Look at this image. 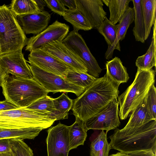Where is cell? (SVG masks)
I'll return each mask as SVG.
<instances>
[{"label":"cell","mask_w":156,"mask_h":156,"mask_svg":"<svg viewBox=\"0 0 156 156\" xmlns=\"http://www.w3.org/2000/svg\"><path fill=\"white\" fill-rule=\"evenodd\" d=\"M119 86L105 74L95 81L74 100L72 110L76 118L84 122L109 103L117 99Z\"/></svg>","instance_id":"obj_1"},{"label":"cell","mask_w":156,"mask_h":156,"mask_svg":"<svg viewBox=\"0 0 156 156\" xmlns=\"http://www.w3.org/2000/svg\"><path fill=\"white\" fill-rule=\"evenodd\" d=\"M156 120L141 126L119 129L109 136L110 148L126 153L142 151L156 153Z\"/></svg>","instance_id":"obj_2"},{"label":"cell","mask_w":156,"mask_h":156,"mask_svg":"<svg viewBox=\"0 0 156 156\" xmlns=\"http://www.w3.org/2000/svg\"><path fill=\"white\" fill-rule=\"evenodd\" d=\"M1 87L5 100L18 108H25L48 92L34 79L16 77L8 74Z\"/></svg>","instance_id":"obj_3"},{"label":"cell","mask_w":156,"mask_h":156,"mask_svg":"<svg viewBox=\"0 0 156 156\" xmlns=\"http://www.w3.org/2000/svg\"><path fill=\"white\" fill-rule=\"evenodd\" d=\"M56 120L53 115L24 108L0 111V129L43 130L50 127Z\"/></svg>","instance_id":"obj_4"},{"label":"cell","mask_w":156,"mask_h":156,"mask_svg":"<svg viewBox=\"0 0 156 156\" xmlns=\"http://www.w3.org/2000/svg\"><path fill=\"white\" fill-rule=\"evenodd\" d=\"M155 72L152 69L142 70L137 69L133 82L118 98L120 106L119 115L121 120L126 119L145 97L154 84Z\"/></svg>","instance_id":"obj_5"},{"label":"cell","mask_w":156,"mask_h":156,"mask_svg":"<svg viewBox=\"0 0 156 156\" xmlns=\"http://www.w3.org/2000/svg\"><path fill=\"white\" fill-rule=\"evenodd\" d=\"M28 40L9 7L0 6V55L22 50Z\"/></svg>","instance_id":"obj_6"},{"label":"cell","mask_w":156,"mask_h":156,"mask_svg":"<svg viewBox=\"0 0 156 156\" xmlns=\"http://www.w3.org/2000/svg\"><path fill=\"white\" fill-rule=\"evenodd\" d=\"M30 64L29 66L33 79L48 93L54 94L57 92H71L78 97L86 90L70 82L63 77L44 71L32 63Z\"/></svg>","instance_id":"obj_7"},{"label":"cell","mask_w":156,"mask_h":156,"mask_svg":"<svg viewBox=\"0 0 156 156\" xmlns=\"http://www.w3.org/2000/svg\"><path fill=\"white\" fill-rule=\"evenodd\" d=\"M62 42L81 59L87 68L88 74L96 78H98L102 69L78 31L73 30L70 32Z\"/></svg>","instance_id":"obj_8"},{"label":"cell","mask_w":156,"mask_h":156,"mask_svg":"<svg viewBox=\"0 0 156 156\" xmlns=\"http://www.w3.org/2000/svg\"><path fill=\"white\" fill-rule=\"evenodd\" d=\"M119 102L115 99L106 107L84 122L87 131L90 129L109 131L119 127L120 122L119 117Z\"/></svg>","instance_id":"obj_9"},{"label":"cell","mask_w":156,"mask_h":156,"mask_svg":"<svg viewBox=\"0 0 156 156\" xmlns=\"http://www.w3.org/2000/svg\"><path fill=\"white\" fill-rule=\"evenodd\" d=\"M69 27L56 20L42 32L28 39L25 50L30 51L41 49L56 41H62L68 34Z\"/></svg>","instance_id":"obj_10"},{"label":"cell","mask_w":156,"mask_h":156,"mask_svg":"<svg viewBox=\"0 0 156 156\" xmlns=\"http://www.w3.org/2000/svg\"><path fill=\"white\" fill-rule=\"evenodd\" d=\"M69 126L60 122L47 131L46 139L48 156H68L70 151Z\"/></svg>","instance_id":"obj_11"},{"label":"cell","mask_w":156,"mask_h":156,"mask_svg":"<svg viewBox=\"0 0 156 156\" xmlns=\"http://www.w3.org/2000/svg\"><path fill=\"white\" fill-rule=\"evenodd\" d=\"M28 58L29 63L44 71L64 78L70 69L59 59L42 49L30 52Z\"/></svg>","instance_id":"obj_12"},{"label":"cell","mask_w":156,"mask_h":156,"mask_svg":"<svg viewBox=\"0 0 156 156\" xmlns=\"http://www.w3.org/2000/svg\"><path fill=\"white\" fill-rule=\"evenodd\" d=\"M0 66L9 74L17 77L33 79L22 50L0 55Z\"/></svg>","instance_id":"obj_13"},{"label":"cell","mask_w":156,"mask_h":156,"mask_svg":"<svg viewBox=\"0 0 156 156\" xmlns=\"http://www.w3.org/2000/svg\"><path fill=\"white\" fill-rule=\"evenodd\" d=\"M42 49L59 59L70 69L87 73V69L81 59L67 48L62 41H55Z\"/></svg>","instance_id":"obj_14"},{"label":"cell","mask_w":156,"mask_h":156,"mask_svg":"<svg viewBox=\"0 0 156 156\" xmlns=\"http://www.w3.org/2000/svg\"><path fill=\"white\" fill-rule=\"evenodd\" d=\"M76 9L89 21L92 28L98 30L106 17L102 0H75Z\"/></svg>","instance_id":"obj_15"},{"label":"cell","mask_w":156,"mask_h":156,"mask_svg":"<svg viewBox=\"0 0 156 156\" xmlns=\"http://www.w3.org/2000/svg\"><path fill=\"white\" fill-rule=\"evenodd\" d=\"M18 22L25 34L37 35L45 30L50 20L51 15L44 10L17 16Z\"/></svg>","instance_id":"obj_16"},{"label":"cell","mask_w":156,"mask_h":156,"mask_svg":"<svg viewBox=\"0 0 156 156\" xmlns=\"http://www.w3.org/2000/svg\"><path fill=\"white\" fill-rule=\"evenodd\" d=\"M134 9L129 7L118 24V28L115 40L112 45L108 47L105 53V58L106 59L109 60L112 58L114 50L120 51L119 41L125 38L127 30L134 21Z\"/></svg>","instance_id":"obj_17"},{"label":"cell","mask_w":156,"mask_h":156,"mask_svg":"<svg viewBox=\"0 0 156 156\" xmlns=\"http://www.w3.org/2000/svg\"><path fill=\"white\" fill-rule=\"evenodd\" d=\"M106 75L114 83L119 86L126 83L129 77L126 68L123 66L120 59L115 57L107 61L106 64Z\"/></svg>","instance_id":"obj_18"},{"label":"cell","mask_w":156,"mask_h":156,"mask_svg":"<svg viewBox=\"0 0 156 156\" xmlns=\"http://www.w3.org/2000/svg\"><path fill=\"white\" fill-rule=\"evenodd\" d=\"M156 22L154 24L153 34L151 44L146 53L138 57L136 61L138 69L142 70H148L156 67Z\"/></svg>","instance_id":"obj_19"},{"label":"cell","mask_w":156,"mask_h":156,"mask_svg":"<svg viewBox=\"0 0 156 156\" xmlns=\"http://www.w3.org/2000/svg\"><path fill=\"white\" fill-rule=\"evenodd\" d=\"M87 136V131L84 122L76 118L75 122L69 126V138L70 151L76 148L80 145H83Z\"/></svg>","instance_id":"obj_20"},{"label":"cell","mask_w":156,"mask_h":156,"mask_svg":"<svg viewBox=\"0 0 156 156\" xmlns=\"http://www.w3.org/2000/svg\"><path fill=\"white\" fill-rule=\"evenodd\" d=\"M146 96L141 103L131 112L129 119L124 128L140 126L153 120L147 106Z\"/></svg>","instance_id":"obj_21"},{"label":"cell","mask_w":156,"mask_h":156,"mask_svg":"<svg viewBox=\"0 0 156 156\" xmlns=\"http://www.w3.org/2000/svg\"><path fill=\"white\" fill-rule=\"evenodd\" d=\"M108 7L110 12L109 20L113 24L119 22L129 9L132 0H102Z\"/></svg>","instance_id":"obj_22"},{"label":"cell","mask_w":156,"mask_h":156,"mask_svg":"<svg viewBox=\"0 0 156 156\" xmlns=\"http://www.w3.org/2000/svg\"><path fill=\"white\" fill-rule=\"evenodd\" d=\"M134 12V24L133 31L136 41L144 43L145 41V26L141 0H132Z\"/></svg>","instance_id":"obj_23"},{"label":"cell","mask_w":156,"mask_h":156,"mask_svg":"<svg viewBox=\"0 0 156 156\" xmlns=\"http://www.w3.org/2000/svg\"><path fill=\"white\" fill-rule=\"evenodd\" d=\"M142 13L145 26V37L148 38L152 26L156 22V0H141Z\"/></svg>","instance_id":"obj_24"},{"label":"cell","mask_w":156,"mask_h":156,"mask_svg":"<svg viewBox=\"0 0 156 156\" xmlns=\"http://www.w3.org/2000/svg\"><path fill=\"white\" fill-rule=\"evenodd\" d=\"M63 17L72 25L75 31H87L92 29L89 21L76 8L71 9H67Z\"/></svg>","instance_id":"obj_25"},{"label":"cell","mask_w":156,"mask_h":156,"mask_svg":"<svg viewBox=\"0 0 156 156\" xmlns=\"http://www.w3.org/2000/svg\"><path fill=\"white\" fill-rule=\"evenodd\" d=\"M53 101L56 121L67 119L68 112L72 108L74 100L70 99L63 93L58 97L53 98Z\"/></svg>","instance_id":"obj_26"},{"label":"cell","mask_w":156,"mask_h":156,"mask_svg":"<svg viewBox=\"0 0 156 156\" xmlns=\"http://www.w3.org/2000/svg\"><path fill=\"white\" fill-rule=\"evenodd\" d=\"M42 130L38 129H0V139L17 138L34 139Z\"/></svg>","instance_id":"obj_27"},{"label":"cell","mask_w":156,"mask_h":156,"mask_svg":"<svg viewBox=\"0 0 156 156\" xmlns=\"http://www.w3.org/2000/svg\"><path fill=\"white\" fill-rule=\"evenodd\" d=\"M16 16L40 11L35 0H13L9 7Z\"/></svg>","instance_id":"obj_28"},{"label":"cell","mask_w":156,"mask_h":156,"mask_svg":"<svg viewBox=\"0 0 156 156\" xmlns=\"http://www.w3.org/2000/svg\"><path fill=\"white\" fill-rule=\"evenodd\" d=\"M107 133L102 130L90 144V156H108L110 150L108 142Z\"/></svg>","instance_id":"obj_29"},{"label":"cell","mask_w":156,"mask_h":156,"mask_svg":"<svg viewBox=\"0 0 156 156\" xmlns=\"http://www.w3.org/2000/svg\"><path fill=\"white\" fill-rule=\"evenodd\" d=\"M65 78L73 84L82 87L85 90L96 80V78L88 74L70 69Z\"/></svg>","instance_id":"obj_30"},{"label":"cell","mask_w":156,"mask_h":156,"mask_svg":"<svg viewBox=\"0 0 156 156\" xmlns=\"http://www.w3.org/2000/svg\"><path fill=\"white\" fill-rule=\"evenodd\" d=\"M53 99V98L48 95H46L23 108L55 116V109Z\"/></svg>","instance_id":"obj_31"},{"label":"cell","mask_w":156,"mask_h":156,"mask_svg":"<svg viewBox=\"0 0 156 156\" xmlns=\"http://www.w3.org/2000/svg\"><path fill=\"white\" fill-rule=\"evenodd\" d=\"M118 24H114L106 16L98 30L104 37L108 47L114 43L117 36Z\"/></svg>","instance_id":"obj_32"},{"label":"cell","mask_w":156,"mask_h":156,"mask_svg":"<svg viewBox=\"0 0 156 156\" xmlns=\"http://www.w3.org/2000/svg\"><path fill=\"white\" fill-rule=\"evenodd\" d=\"M9 140L13 156H33L32 150L22 140L12 138Z\"/></svg>","instance_id":"obj_33"},{"label":"cell","mask_w":156,"mask_h":156,"mask_svg":"<svg viewBox=\"0 0 156 156\" xmlns=\"http://www.w3.org/2000/svg\"><path fill=\"white\" fill-rule=\"evenodd\" d=\"M156 88L153 84L150 88L146 96V104L151 117L156 120Z\"/></svg>","instance_id":"obj_34"},{"label":"cell","mask_w":156,"mask_h":156,"mask_svg":"<svg viewBox=\"0 0 156 156\" xmlns=\"http://www.w3.org/2000/svg\"><path fill=\"white\" fill-rule=\"evenodd\" d=\"M46 5L53 12L60 16L64 15L66 8L60 0H44Z\"/></svg>","instance_id":"obj_35"},{"label":"cell","mask_w":156,"mask_h":156,"mask_svg":"<svg viewBox=\"0 0 156 156\" xmlns=\"http://www.w3.org/2000/svg\"><path fill=\"white\" fill-rule=\"evenodd\" d=\"M11 151L9 139H0V154Z\"/></svg>","instance_id":"obj_36"},{"label":"cell","mask_w":156,"mask_h":156,"mask_svg":"<svg viewBox=\"0 0 156 156\" xmlns=\"http://www.w3.org/2000/svg\"><path fill=\"white\" fill-rule=\"evenodd\" d=\"M18 108L8 102L5 99L0 101V111L15 109Z\"/></svg>","instance_id":"obj_37"},{"label":"cell","mask_w":156,"mask_h":156,"mask_svg":"<svg viewBox=\"0 0 156 156\" xmlns=\"http://www.w3.org/2000/svg\"><path fill=\"white\" fill-rule=\"evenodd\" d=\"M128 154L130 156H156V153L151 151H142Z\"/></svg>","instance_id":"obj_38"},{"label":"cell","mask_w":156,"mask_h":156,"mask_svg":"<svg viewBox=\"0 0 156 156\" xmlns=\"http://www.w3.org/2000/svg\"><path fill=\"white\" fill-rule=\"evenodd\" d=\"M64 6H67L69 9H76L75 0H60Z\"/></svg>","instance_id":"obj_39"},{"label":"cell","mask_w":156,"mask_h":156,"mask_svg":"<svg viewBox=\"0 0 156 156\" xmlns=\"http://www.w3.org/2000/svg\"><path fill=\"white\" fill-rule=\"evenodd\" d=\"M8 74L0 66V87H1L4 78Z\"/></svg>","instance_id":"obj_40"},{"label":"cell","mask_w":156,"mask_h":156,"mask_svg":"<svg viewBox=\"0 0 156 156\" xmlns=\"http://www.w3.org/2000/svg\"><path fill=\"white\" fill-rule=\"evenodd\" d=\"M40 11H44V7L46 5L44 0H35Z\"/></svg>","instance_id":"obj_41"},{"label":"cell","mask_w":156,"mask_h":156,"mask_svg":"<svg viewBox=\"0 0 156 156\" xmlns=\"http://www.w3.org/2000/svg\"><path fill=\"white\" fill-rule=\"evenodd\" d=\"M108 156H130L128 153L122 152H119L116 154H112Z\"/></svg>","instance_id":"obj_42"},{"label":"cell","mask_w":156,"mask_h":156,"mask_svg":"<svg viewBox=\"0 0 156 156\" xmlns=\"http://www.w3.org/2000/svg\"><path fill=\"white\" fill-rule=\"evenodd\" d=\"M0 156H13L12 151L10 152L0 154Z\"/></svg>","instance_id":"obj_43"},{"label":"cell","mask_w":156,"mask_h":156,"mask_svg":"<svg viewBox=\"0 0 156 156\" xmlns=\"http://www.w3.org/2000/svg\"><path fill=\"white\" fill-rule=\"evenodd\" d=\"M0 52H1V51H0Z\"/></svg>","instance_id":"obj_44"}]
</instances>
